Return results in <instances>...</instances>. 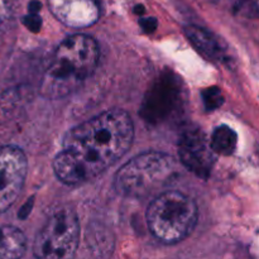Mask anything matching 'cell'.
<instances>
[{"instance_id":"cell-5","label":"cell","mask_w":259,"mask_h":259,"mask_svg":"<svg viewBox=\"0 0 259 259\" xmlns=\"http://www.w3.org/2000/svg\"><path fill=\"white\" fill-rule=\"evenodd\" d=\"M78 219L71 209L56 211L37 234L33 253L40 259H66L75 254L78 245Z\"/></svg>"},{"instance_id":"cell-3","label":"cell","mask_w":259,"mask_h":259,"mask_svg":"<svg viewBox=\"0 0 259 259\" xmlns=\"http://www.w3.org/2000/svg\"><path fill=\"white\" fill-rule=\"evenodd\" d=\"M179 174L172 156L162 152H144L126 162L115 175L114 186L120 195L143 199L168 186Z\"/></svg>"},{"instance_id":"cell-13","label":"cell","mask_w":259,"mask_h":259,"mask_svg":"<svg viewBox=\"0 0 259 259\" xmlns=\"http://www.w3.org/2000/svg\"><path fill=\"white\" fill-rule=\"evenodd\" d=\"M202 100H204L205 108L209 111L217 110L224 103V96L222 91L218 88H207L202 91Z\"/></svg>"},{"instance_id":"cell-12","label":"cell","mask_w":259,"mask_h":259,"mask_svg":"<svg viewBox=\"0 0 259 259\" xmlns=\"http://www.w3.org/2000/svg\"><path fill=\"white\" fill-rule=\"evenodd\" d=\"M210 147L217 154L230 156L234 153L238 144V136L234 129L228 125H220L215 128L210 138Z\"/></svg>"},{"instance_id":"cell-11","label":"cell","mask_w":259,"mask_h":259,"mask_svg":"<svg viewBox=\"0 0 259 259\" xmlns=\"http://www.w3.org/2000/svg\"><path fill=\"white\" fill-rule=\"evenodd\" d=\"M27 249L24 233L15 227H0V258H19Z\"/></svg>"},{"instance_id":"cell-6","label":"cell","mask_w":259,"mask_h":259,"mask_svg":"<svg viewBox=\"0 0 259 259\" xmlns=\"http://www.w3.org/2000/svg\"><path fill=\"white\" fill-rule=\"evenodd\" d=\"M180 76L166 70L154 80L142 103L141 116L147 124L159 125L180 115L186 100Z\"/></svg>"},{"instance_id":"cell-4","label":"cell","mask_w":259,"mask_h":259,"mask_svg":"<svg viewBox=\"0 0 259 259\" xmlns=\"http://www.w3.org/2000/svg\"><path fill=\"white\" fill-rule=\"evenodd\" d=\"M197 219L196 202L177 190L162 191L147 210L149 230L163 244H176L186 239L196 227Z\"/></svg>"},{"instance_id":"cell-9","label":"cell","mask_w":259,"mask_h":259,"mask_svg":"<svg viewBox=\"0 0 259 259\" xmlns=\"http://www.w3.org/2000/svg\"><path fill=\"white\" fill-rule=\"evenodd\" d=\"M48 4L55 17L68 27H89L99 18L96 0H48Z\"/></svg>"},{"instance_id":"cell-10","label":"cell","mask_w":259,"mask_h":259,"mask_svg":"<svg viewBox=\"0 0 259 259\" xmlns=\"http://www.w3.org/2000/svg\"><path fill=\"white\" fill-rule=\"evenodd\" d=\"M186 34L190 42L210 60H215L218 62H224L229 60L227 46L222 42L219 37L212 34L207 29L196 27V25H190L186 28Z\"/></svg>"},{"instance_id":"cell-2","label":"cell","mask_w":259,"mask_h":259,"mask_svg":"<svg viewBox=\"0 0 259 259\" xmlns=\"http://www.w3.org/2000/svg\"><path fill=\"white\" fill-rule=\"evenodd\" d=\"M99 47L90 35L75 34L58 45L40 81V94L58 99L75 91L98 67Z\"/></svg>"},{"instance_id":"cell-14","label":"cell","mask_w":259,"mask_h":259,"mask_svg":"<svg viewBox=\"0 0 259 259\" xmlns=\"http://www.w3.org/2000/svg\"><path fill=\"white\" fill-rule=\"evenodd\" d=\"M141 25L144 29V32L152 33L157 27V20L154 18H147V19H141Z\"/></svg>"},{"instance_id":"cell-1","label":"cell","mask_w":259,"mask_h":259,"mask_svg":"<svg viewBox=\"0 0 259 259\" xmlns=\"http://www.w3.org/2000/svg\"><path fill=\"white\" fill-rule=\"evenodd\" d=\"M133 139V121L125 111H104L66 133L53 171L63 184H83L116 163Z\"/></svg>"},{"instance_id":"cell-7","label":"cell","mask_w":259,"mask_h":259,"mask_svg":"<svg viewBox=\"0 0 259 259\" xmlns=\"http://www.w3.org/2000/svg\"><path fill=\"white\" fill-rule=\"evenodd\" d=\"M27 157L15 146L0 147V214L19 196L27 177Z\"/></svg>"},{"instance_id":"cell-8","label":"cell","mask_w":259,"mask_h":259,"mask_svg":"<svg viewBox=\"0 0 259 259\" xmlns=\"http://www.w3.org/2000/svg\"><path fill=\"white\" fill-rule=\"evenodd\" d=\"M179 156L181 163L200 179L209 177L217 159L209 139L197 128L182 133L179 141Z\"/></svg>"}]
</instances>
